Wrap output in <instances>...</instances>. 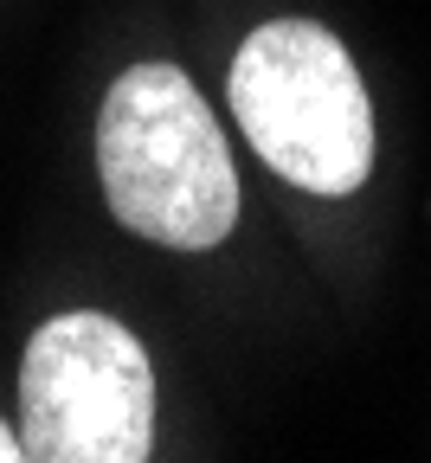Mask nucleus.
<instances>
[{"mask_svg": "<svg viewBox=\"0 0 431 463\" xmlns=\"http://www.w3.org/2000/svg\"><path fill=\"white\" fill-rule=\"evenodd\" d=\"M26 450H20V431L14 425H0V463H20Z\"/></svg>", "mask_w": 431, "mask_h": 463, "instance_id": "20e7f679", "label": "nucleus"}, {"mask_svg": "<svg viewBox=\"0 0 431 463\" xmlns=\"http://www.w3.org/2000/svg\"><path fill=\"white\" fill-rule=\"evenodd\" d=\"M148 444V347L103 309H65L39 322L20 361V450L39 463H142Z\"/></svg>", "mask_w": 431, "mask_h": 463, "instance_id": "7ed1b4c3", "label": "nucleus"}, {"mask_svg": "<svg viewBox=\"0 0 431 463\" xmlns=\"http://www.w3.org/2000/svg\"><path fill=\"white\" fill-rule=\"evenodd\" d=\"M232 116L290 187L348 200L374 174V103L348 45L316 20H271L232 58Z\"/></svg>", "mask_w": 431, "mask_h": 463, "instance_id": "f03ea898", "label": "nucleus"}, {"mask_svg": "<svg viewBox=\"0 0 431 463\" xmlns=\"http://www.w3.org/2000/svg\"><path fill=\"white\" fill-rule=\"evenodd\" d=\"M97 174L110 213L168 251L225 245L238 225V174L206 97L180 65H129L103 90Z\"/></svg>", "mask_w": 431, "mask_h": 463, "instance_id": "f257e3e1", "label": "nucleus"}]
</instances>
